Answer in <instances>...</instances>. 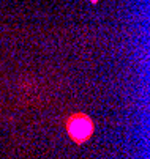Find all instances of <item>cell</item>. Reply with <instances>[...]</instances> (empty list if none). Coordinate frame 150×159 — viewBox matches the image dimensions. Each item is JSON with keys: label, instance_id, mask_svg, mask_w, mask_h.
<instances>
[{"label": "cell", "instance_id": "cell-1", "mask_svg": "<svg viewBox=\"0 0 150 159\" xmlns=\"http://www.w3.org/2000/svg\"><path fill=\"white\" fill-rule=\"evenodd\" d=\"M68 134L71 135V139L74 142H84L87 140L90 135H92V131H93V125L92 121L84 117V115H79V117H73L70 121H68Z\"/></svg>", "mask_w": 150, "mask_h": 159}]
</instances>
